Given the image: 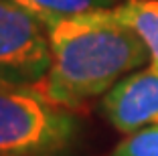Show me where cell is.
Returning a JSON list of instances; mask_svg holds the SVG:
<instances>
[{
	"mask_svg": "<svg viewBox=\"0 0 158 156\" xmlns=\"http://www.w3.org/2000/svg\"><path fill=\"white\" fill-rule=\"evenodd\" d=\"M77 118L33 87L0 85V156H65Z\"/></svg>",
	"mask_w": 158,
	"mask_h": 156,
	"instance_id": "cell-2",
	"label": "cell"
},
{
	"mask_svg": "<svg viewBox=\"0 0 158 156\" xmlns=\"http://www.w3.org/2000/svg\"><path fill=\"white\" fill-rule=\"evenodd\" d=\"M31 14H35L41 23L49 24L59 19H69L77 14L107 10L118 6V0H12Z\"/></svg>",
	"mask_w": 158,
	"mask_h": 156,
	"instance_id": "cell-6",
	"label": "cell"
},
{
	"mask_svg": "<svg viewBox=\"0 0 158 156\" xmlns=\"http://www.w3.org/2000/svg\"><path fill=\"white\" fill-rule=\"evenodd\" d=\"M110 124L122 134H134L158 124V65H148L118 81L102 99Z\"/></svg>",
	"mask_w": 158,
	"mask_h": 156,
	"instance_id": "cell-4",
	"label": "cell"
},
{
	"mask_svg": "<svg viewBox=\"0 0 158 156\" xmlns=\"http://www.w3.org/2000/svg\"><path fill=\"white\" fill-rule=\"evenodd\" d=\"M112 14L142 39L150 65H158V0H126L114 6Z\"/></svg>",
	"mask_w": 158,
	"mask_h": 156,
	"instance_id": "cell-5",
	"label": "cell"
},
{
	"mask_svg": "<svg viewBox=\"0 0 158 156\" xmlns=\"http://www.w3.org/2000/svg\"><path fill=\"white\" fill-rule=\"evenodd\" d=\"M51 67L39 85L55 106L75 110L107 93L150 63L142 39L107 10L77 14L47 24Z\"/></svg>",
	"mask_w": 158,
	"mask_h": 156,
	"instance_id": "cell-1",
	"label": "cell"
},
{
	"mask_svg": "<svg viewBox=\"0 0 158 156\" xmlns=\"http://www.w3.org/2000/svg\"><path fill=\"white\" fill-rule=\"evenodd\" d=\"M112 156H158V124L130 134L116 146Z\"/></svg>",
	"mask_w": 158,
	"mask_h": 156,
	"instance_id": "cell-7",
	"label": "cell"
},
{
	"mask_svg": "<svg viewBox=\"0 0 158 156\" xmlns=\"http://www.w3.org/2000/svg\"><path fill=\"white\" fill-rule=\"evenodd\" d=\"M49 67L47 24L12 0H0V85L35 87Z\"/></svg>",
	"mask_w": 158,
	"mask_h": 156,
	"instance_id": "cell-3",
	"label": "cell"
}]
</instances>
